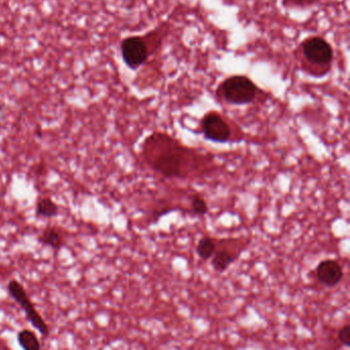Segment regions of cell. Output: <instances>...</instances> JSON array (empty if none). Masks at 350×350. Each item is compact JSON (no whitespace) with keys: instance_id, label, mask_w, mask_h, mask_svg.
Listing matches in <instances>:
<instances>
[{"instance_id":"cell-1","label":"cell","mask_w":350,"mask_h":350,"mask_svg":"<svg viewBox=\"0 0 350 350\" xmlns=\"http://www.w3.org/2000/svg\"><path fill=\"white\" fill-rule=\"evenodd\" d=\"M141 155L152 171L167 179L200 177L214 163L213 154L185 146L163 132L152 133L145 139Z\"/></svg>"},{"instance_id":"cell-2","label":"cell","mask_w":350,"mask_h":350,"mask_svg":"<svg viewBox=\"0 0 350 350\" xmlns=\"http://www.w3.org/2000/svg\"><path fill=\"white\" fill-rule=\"evenodd\" d=\"M301 61L309 75L321 77L331 70L334 50L329 42L321 36H310L300 44Z\"/></svg>"},{"instance_id":"cell-3","label":"cell","mask_w":350,"mask_h":350,"mask_svg":"<svg viewBox=\"0 0 350 350\" xmlns=\"http://www.w3.org/2000/svg\"><path fill=\"white\" fill-rule=\"evenodd\" d=\"M253 79L247 75H231L221 81L216 90V96L220 101L230 105H247L259 99L263 95Z\"/></svg>"},{"instance_id":"cell-4","label":"cell","mask_w":350,"mask_h":350,"mask_svg":"<svg viewBox=\"0 0 350 350\" xmlns=\"http://www.w3.org/2000/svg\"><path fill=\"white\" fill-rule=\"evenodd\" d=\"M7 291L9 296L21 307L22 310L25 313L26 319H28L32 327L40 332L42 337L48 338L50 336V327L48 323L44 321L42 315L38 312L36 305L32 302L27 290L22 284L20 280L12 278L7 284Z\"/></svg>"},{"instance_id":"cell-5","label":"cell","mask_w":350,"mask_h":350,"mask_svg":"<svg viewBox=\"0 0 350 350\" xmlns=\"http://www.w3.org/2000/svg\"><path fill=\"white\" fill-rule=\"evenodd\" d=\"M200 131L204 138L211 142L225 144L235 140L232 124L222 113L214 110L202 116Z\"/></svg>"},{"instance_id":"cell-6","label":"cell","mask_w":350,"mask_h":350,"mask_svg":"<svg viewBox=\"0 0 350 350\" xmlns=\"http://www.w3.org/2000/svg\"><path fill=\"white\" fill-rule=\"evenodd\" d=\"M122 56L126 66L136 70L150 56V46L142 36H129L122 42Z\"/></svg>"},{"instance_id":"cell-7","label":"cell","mask_w":350,"mask_h":350,"mask_svg":"<svg viewBox=\"0 0 350 350\" xmlns=\"http://www.w3.org/2000/svg\"><path fill=\"white\" fill-rule=\"evenodd\" d=\"M315 275L319 284L327 288H334L343 278V268L339 262L334 259H325L319 262L315 269Z\"/></svg>"},{"instance_id":"cell-8","label":"cell","mask_w":350,"mask_h":350,"mask_svg":"<svg viewBox=\"0 0 350 350\" xmlns=\"http://www.w3.org/2000/svg\"><path fill=\"white\" fill-rule=\"evenodd\" d=\"M243 253V249L235 250V247H227V243H222V247H217L213 257L211 258V265L218 273H224L228 268L237 261V258Z\"/></svg>"},{"instance_id":"cell-9","label":"cell","mask_w":350,"mask_h":350,"mask_svg":"<svg viewBox=\"0 0 350 350\" xmlns=\"http://www.w3.org/2000/svg\"><path fill=\"white\" fill-rule=\"evenodd\" d=\"M38 241L42 247L55 252H60L67 243L64 231L56 225H46L38 234Z\"/></svg>"},{"instance_id":"cell-10","label":"cell","mask_w":350,"mask_h":350,"mask_svg":"<svg viewBox=\"0 0 350 350\" xmlns=\"http://www.w3.org/2000/svg\"><path fill=\"white\" fill-rule=\"evenodd\" d=\"M60 214L58 204L51 196H40L36 202V217L38 219H53Z\"/></svg>"},{"instance_id":"cell-11","label":"cell","mask_w":350,"mask_h":350,"mask_svg":"<svg viewBox=\"0 0 350 350\" xmlns=\"http://www.w3.org/2000/svg\"><path fill=\"white\" fill-rule=\"evenodd\" d=\"M17 341L20 347L24 350H40L42 347L40 338L29 329H23L18 332Z\"/></svg>"},{"instance_id":"cell-12","label":"cell","mask_w":350,"mask_h":350,"mask_svg":"<svg viewBox=\"0 0 350 350\" xmlns=\"http://www.w3.org/2000/svg\"><path fill=\"white\" fill-rule=\"evenodd\" d=\"M218 247V241L210 237H204L198 241L196 245V253L200 259L206 261L210 260L216 252Z\"/></svg>"},{"instance_id":"cell-13","label":"cell","mask_w":350,"mask_h":350,"mask_svg":"<svg viewBox=\"0 0 350 350\" xmlns=\"http://www.w3.org/2000/svg\"><path fill=\"white\" fill-rule=\"evenodd\" d=\"M190 204H191L192 212H193L194 214L198 215V216H204V215H206L208 213V204H206L204 198H202L200 196H198V194L192 198Z\"/></svg>"},{"instance_id":"cell-14","label":"cell","mask_w":350,"mask_h":350,"mask_svg":"<svg viewBox=\"0 0 350 350\" xmlns=\"http://www.w3.org/2000/svg\"><path fill=\"white\" fill-rule=\"evenodd\" d=\"M338 341L345 346V347H349L350 346V325H347L342 327L341 329L338 331L337 334Z\"/></svg>"},{"instance_id":"cell-15","label":"cell","mask_w":350,"mask_h":350,"mask_svg":"<svg viewBox=\"0 0 350 350\" xmlns=\"http://www.w3.org/2000/svg\"><path fill=\"white\" fill-rule=\"evenodd\" d=\"M317 3V0H284V5H292L295 7H305V5H312Z\"/></svg>"},{"instance_id":"cell-16","label":"cell","mask_w":350,"mask_h":350,"mask_svg":"<svg viewBox=\"0 0 350 350\" xmlns=\"http://www.w3.org/2000/svg\"><path fill=\"white\" fill-rule=\"evenodd\" d=\"M33 173L36 174L38 177H42V176L46 175L48 173V167H46V161H40V163H36L34 165Z\"/></svg>"},{"instance_id":"cell-17","label":"cell","mask_w":350,"mask_h":350,"mask_svg":"<svg viewBox=\"0 0 350 350\" xmlns=\"http://www.w3.org/2000/svg\"><path fill=\"white\" fill-rule=\"evenodd\" d=\"M0 130H1V126H0Z\"/></svg>"}]
</instances>
